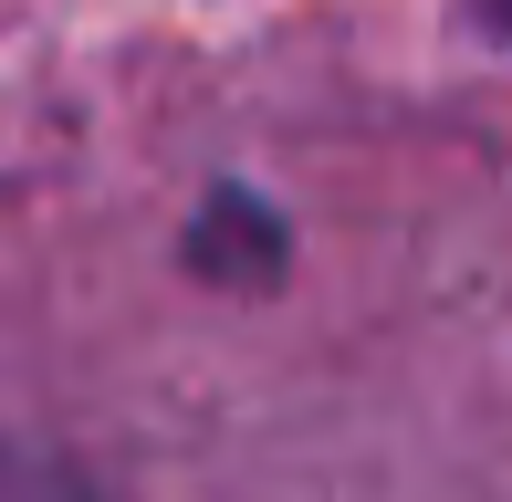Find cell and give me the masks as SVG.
I'll return each mask as SVG.
<instances>
[{
    "mask_svg": "<svg viewBox=\"0 0 512 502\" xmlns=\"http://www.w3.org/2000/svg\"><path fill=\"white\" fill-rule=\"evenodd\" d=\"M0 502H95L63 461H32V450H0Z\"/></svg>",
    "mask_w": 512,
    "mask_h": 502,
    "instance_id": "6da1fadb",
    "label": "cell"
}]
</instances>
